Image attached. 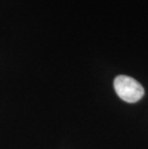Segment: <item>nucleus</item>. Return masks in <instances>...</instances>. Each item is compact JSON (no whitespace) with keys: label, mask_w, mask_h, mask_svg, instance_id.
I'll use <instances>...</instances> for the list:
<instances>
[{"label":"nucleus","mask_w":148,"mask_h":149,"mask_svg":"<svg viewBox=\"0 0 148 149\" xmlns=\"http://www.w3.org/2000/svg\"><path fill=\"white\" fill-rule=\"evenodd\" d=\"M114 88L120 99L127 103H136L144 95V88L136 79L118 75L114 81Z\"/></svg>","instance_id":"obj_1"}]
</instances>
